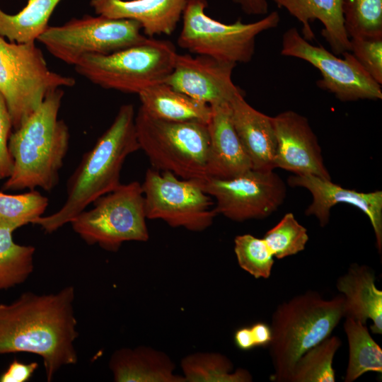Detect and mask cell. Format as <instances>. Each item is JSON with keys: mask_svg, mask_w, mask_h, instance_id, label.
<instances>
[{"mask_svg": "<svg viewBox=\"0 0 382 382\" xmlns=\"http://www.w3.org/2000/svg\"><path fill=\"white\" fill-rule=\"evenodd\" d=\"M74 299V288L68 286L52 294L24 292L11 303H0V354H37L47 381L62 366L77 364Z\"/></svg>", "mask_w": 382, "mask_h": 382, "instance_id": "1", "label": "cell"}, {"mask_svg": "<svg viewBox=\"0 0 382 382\" xmlns=\"http://www.w3.org/2000/svg\"><path fill=\"white\" fill-rule=\"evenodd\" d=\"M139 149L133 105L124 104L108 129L86 152L68 180L67 198L55 213L33 221L47 233L63 226L98 197L121 183L120 172L126 158Z\"/></svg>", "mask_w": 382, "mask_h": 382, "instance_id": "2", "label": "cell"}, {"mask_svg": "<svg viewBox=\"0 0 382 382\" xmlns=\"http://www.w3.org/2000/svg\"><path fill=\"white\" fill-rule=\"evenodd\" d=\"M64 91L50 93L41 105L8 139L13 169L2 185L3 190L52 191L58 184L59 170L69 144L66 124L58 119Z\"/></svg>", "mask_w": 382, "mask_h": 382, "instance_id": "3", "label": "cell"}, {"mask_svg": "<svg viewBox=\"0 0 382 382\" xmlns=\"http://www.w3.org/2000/svg\"><path fill=\"white\" fill-rule=\"evenodd\" d=\"M344 318L342 294L330 299L308 291L279 304L272 315L269 345L272 381L289 382L298 359L329 337Z\"/></svg>", "mask_w": 382, "mask_h": 382, "instance_id": "4", "label": "cell"}, {"mask_svg": "<svg viewBox=\"0 0 382 382\" xmlns=\"http://www.w3.org/2000/svg\"><path fill=\"white\" fill-rule=\"evenodd\" d=\"M135 127L139 149L154 169L170 172L183 179L207 177V124L160 120L139 107Z\"/></svg>", "mask_w": 382, "mask_h": 382, "instance_id": "5", "label": "cell"}, {"mask_svg": "<svg viewBox=\"0 0 382 382\" xmlns=\"http://www.w3.org/2000/svg\"><path fill=\"white\" fill-rule=\"evenodd\" d=\"M177 54L170 41L149 37L111 54L84 55L74 66L78 74L103 88L138 95L164 81Z\"/></svg>", "mask_w": 382, "mask_h": 382, "instance_id": "6", "label": "cell"}, {"mask_svg": "<svg viewBox=\"0 0 382 382\" xmlns=\"http://www.w3.org/2000/svg\"><path fill=\"white\" fill-rule=\"evenodd\" d=\"M74 78L50 70L35 42H7L0 36V93L18 129L46 96L62 87H72Z\"/></svg>", "mask_w": 382, "mask_h": 382, "instance_id": "7", "label": "cell"}, {"mask_svg": "<svg viewBox=\"0 0 382 382\" xmlns=\"http://www.w3.org/2000/svg\"><path fill=\"white\" fill-rule=\"evenodd\" d=\"M207 5V0L188 1L177 43L190 52L236 65L250 62L257 36L277 28L280 21L278 12L274 11L253 23H244L238 19L233 23H223L205 13Z\"/></svg>", "mask_w": 382, "mask_h": 382, "instance_id": "8", "label": "cell"}, {"mask_svg": "<svg viewBox=\"0 0 382 382\" xmlns=\"http://www.w3.org/2000/svg\"><path fill=\"white\" fill-rule=\"evenodd\" d=\"M93 203L92 209L83 210L70 221L87 244L116 252L125 242L148 241L141 184H120Z\"/></svg>", "mask_w": 382, "mask_h": 382, "instance_id": "9", "label": "cell"}, {"mask_svg": "<svg viewBox=\"0 0 382 382\" xmlns=\"http://www.w3.org/2000/svg\"><path fill=\"white\" fill-rule=\"evenodd\" d=\"M141 31L133 20L85 16L49 26L37 41L52 56L74 66L84 55L108 54L146 42L149 37Z\"/></svg>", "mask_w": 382, "mask_h": 382, "instance_id": "10", "label": "cell"}, {"mask_svg": "<svg viewBox=\"0 0 382 382\" xmlns=\"http://www.w3.org/2000/svg\"><path fill=\"white\" fill-rule=\"evenodd\" d=\"M141 187L147 219H161L171 227L199 232L209 228L217 215L212 197L197 179L149 168Z\"/></svg>", "mask_w": 382, "mask_h": 382, "instance_id": "11", "label": "cell"}, {"mask_svg": "<svg viewBox=\"0 0 382 382\" xmlns=\"http://www.w3.org/2000/svg\"><path fill=\"white\" fill-rule=\"evenodd\" d=\"M197 180L214 198L217 214L234 221L267 218L284 203L286 195V185L274 170L250 169L231 178Z\"/></svg>", "mask_w": 382, "mask_h": 382, "instance_id": "12", "label": "cell"}, {"mask_svg": "<svg viewBox=\"0 0 382 382\" xmlns=\"http://www.w3.org/2000/svg\"><path fill=\"white\" fill-rule=\"evenodd\" d=\"M280 53L304 60L318 69L322 78L316 85L340 101L382 98L381 85L371 77L349 51L342 53L343 59L339 58L323 47L311 44L293 27L282 35Z\"/></svg>", "mask_w": 382, "mask_h": 382, "instance_id": "13", "label": "cell"}, {"mask_svg": "<svg viewBox=\"0 0 382 382\" xmlns=\"http://www.w3.org/2000/svg\"><path fill=\"white\" fill-rule=\"evenodd\" d=\"M236 66L204 55L192 57L178 53L173 67L163 82L210 106L226 103L241 91L232 81Z\"/></svg>", "mask_w": 382, "mask_h": 382, "instance_id": "14", "label": "cell"}, {"mask_svg": "<svg viewBox=\"0 0 382 382\" xmlns=\"http://www.w3.org/2000/svg\"><path fill=\"white\" fill-rule=\"evenodd\" d=\"M272 118L277 139L275 168L330 180L322 149L308 119L293 110L282 112Z\"/></svg>", "mask_w": 382, "mask_h": 382, "instance_id": "15", "label": "cell"}, {"mask_svg": "<svg viewBox=\"0 0 382 382\" xmlns=\"http://www.w3.org/2000/svg\"><path fill=\"white\" fill-rule=\"evenodd\" d=\"M291 187L306 189L312 195L311 203L305 211L306 216H313L321 227L330 221V210L337 204H348L361 210L369 218L376 238L379 254L382 251V191L358 192L342 187L311 175H293L288 178Z\"/></svg>", "mask_w": 382, "mask_h": 382, "instance_id": "16", "label": "cell"}, {"mask_svg": "<svg viewBox=\"0 0 382 382\" xmlns=\"http://www.w3.org/2000/svg\"><path fill=\"white\" fill-rule=\"evenodd\" d=\"M211 108L207 124V177L231 178L252 169L250 160L233 125L229 103L212 105Z\"/></svg>", "mask_w": 382, "mask_h": 382, "instance_id": "17", "label": "cell"}, {"mask_svg": "<svg viewBox=\"0 0 382 382\" xmlns=\"http://www.w3.org/2000/svg\"><path fill=\"white\" fill-rule=\"evenodd\" d=\"M189 0H91L97 15L138 22L148 37L171 35Z\"/></svg>", "mask_w": 382, "mask_h": 382, "instance_id": "18", "label": "cell"}, {"mask_svg": "<svg viewBox=\"0 0 382 382\" xmlns=\"http://www.w3.org/2000/svg\"><path fill=\"white\" fill-rule=\"evenodd\" d=\"M229 105L233 125L250 160L252 169L274 170L277 139L272 117L248 103L242 91L235 94Z\"/></svg>", "mask_w": 382, "mask_h": 382, "instance_id": "19", "label": "cell"}, {"mask_svg": "<svg viewBox=\"0 0 382 382\" xmlns=\"http://www.w3.org/2000/svg\"><path fill=\"white\" fill-rule=\"evenodd\" d=\"M374 272L357 263L340 276L336 286L344 299V318H351L366 325L371 320V330L382 334V291L375 284Z\"/></svg>", "mask_w": 382, "mask_h": 382, "instance_id": "20", "label": "cell"}, {"mask_svg": "<svg viewBox=\"0 0 382 382\" xmlns=\"http://www.w3.org/2000/svg\"><path fill=\"white\" fill-rule=\"evenodd\" d=\"M280 8L302 24L303 37L315 39L310 22L318 20L323 25L321 34L335 55L349 51L350 40L346 32L342 11V0H272Z\"/></svg>", "mask_w": 382, "mask_h": 382, "instance_id": "21", "label": "cell"}, {"mask_svg": "<svg viewBox=\"0 0 382 382\" xmlns=\"http://www.w3.org/2000/svg\"><path fill=\"white\" fill-rule=\"evenodd\" d=\"M109 368L116 382H186L166 354L146 346L116 350Z\"/></svg>", "mask_w": 382, "mask_h": 382, "instance_id": "22", "label": "cell"}, {"mask_svg": "<svg viewBox=\"0 0 382 382\" xmlns=\"http://www.w3.org/2000/svg\"><path fill=\"white\" fill-rule=\"evenodd\" d=\"M138 96L140 107L157 119L208 124L211 118L210 105L172 88L164 82L148 87Z\"/></svg>", "mask_w": 382, "mask_h": 382, "instance_id": "23", "label": "cell"}, {"mask_svg": "<svg viewBox=\"0 0 382 382\" xmlns=\"http://www.w3.org/2000/svg\"><path fill=\"white\" fill-rule=\"evenodd\" d=\"M62 0H28L16 14H8L0 8V36L9 42H36L49 27L53 11Z\"/></svg>", "mask_w": 382, "mask_h": 382, "instance_id": "24", "label": "cell"}, {"mask_svg": "<svg viewBox=\"0 0 382 382\" xmlns=\"http://www.w3.org/2000/svg\"><path fill=\"white\" fill-rule=\"evenodd\" d=\"M344 330L349 346L345 382H353L363 374L382 372V349L369 334L366 325L345 318Z\"/></svg>", "mask_w": 382, "mask_h": 382, "instance_id": "25", "label": "cell"}, {"mask_svg": "<svg viewBox=\"0 0 382 382\" xmlns=\"http://www.w3.org/2000/svg\"><path fill=\"white\" fill-rule=\"evenodd\" d=\"M186 382H249L252 376L244 369L233 371V364L219 353L197 352L181 363Z\"/></svg>", "mask_w": 382, "mask_h": 382, "instance_id": "26", "label": "cell"}, {"mask_svg": "<svg viewBox=\"0 0 382 382\" xmlns=\"http://www.w3.org/2000/svg\"><path fill=\"white\" fill-rule=\"evenodd\" d=\"M13 231L0 225V291L23 284L34 270L35 248L15 243Z\"/></svg>", "mask_w": 382, "mask_h": 382, "instance_id": "27", "label": "cell"}, {"mask_svg": "<svg viewBox=\"0 0 382 382\" xmlns=\"http://www.w3.org/2000/svg\"><path fill=\"white\" fill-rule=\"evenodd\" d=\"M342 345L337 336H329L306 352L296 361L289 382H335L333 359Z\"/></svg>", "mask_w": 382, "mask_h": 382, "instance_id": "28", "label": "cell"}, {"mask_svg": "<svg viewBox=\"0 0 382 382\" xmlns=\"http://www.w3.org/2000/svg\"><path fill=\"white\" fill-rule=\"evenodd\" d=\"M48 199L35 190L21 194L0 192V225L13 229L32 224L42 216Z\"/></svg>", "mask_w": 382, "mask_h": 382, "instance_id": "29", "label": "cell"}, {"mask_svg": "<svg viewBox=\"0 0 382 382\" xmlns=\"http://www.w3.org/2000/svg\"><path fill=\"white\" fill-rule=\"evenodd\" d=\"M342 11L349 38L382 37V0H342Z\"/></svg>", "mask_w": 382, "mask_h": 382, "instance_id": "30", "label": "cell"}, {"mask_svg": "<svg viewBox=\"0 0 382 382\" xmlns=\"http://www.w3.org/2000/svg\"><path fill=\"white\" fill-rule=\"evenodd\" d=\"M262 238L274 257L280 260L303 250L309 238L307 229L289 212Z\"/></svg>", "mask_w": 382, "mask_h": 382, "instance_id": "31", "label": "cell"}, {"mask_svg": "<svg viewBox=\"0 0 382 382\" xmlns=\"http://www.w3.org/2000/svg\"><path fill=\"white\" fill-rule=\"evenodd\" d=\"M234 252L239 266L256 279L270 277L274 255L263 238L243 234L234 239Z\"/></svg>", "mask_w": 382, "mask_h": 382, "instance_id": "32", "label": "cell"}, {"mask_svg": "<svg viewBox=\"0 0 382 382\" xmlns=\"http://www.w3.org/2000/svg\"><path fill=\"white\" fill-rule=\"evenodd\" d=\"M349 52L378 84H382V37L349 38Z\"/></svg>", "mask_w": 382, "mask_h": 382, "instance_id": "33", "label": "cell"}, {"mask_svg": "<svg viewBox=\"0 0 382 382\" xmlns=\"http://www.w3.org/2000/svg\"><path fill=\"white\" fill-rule=\"evenodd\" d=\"M13 128L11 115L0 93V180L8 178L13 169V159L8 150V139Z\"/></svg>", "mask_w": 382, "mask_h": 382, "instance_id": "34", "label": "cell"}, {"mask_svg": "<svg viewBox=\"0 0 382 382\" xmlns=\"http://www.w3.org/2000/svg\"><path fill=\"white\" fill-rule=\"evenodd\" d=\"M37 367L38 364L35 361L25 364L15 359L0 376V382H25L31 378Z\"/></svg>", "mask_w": 382, "mask_h": 382, "instance_id": "35", "label": "cell"}, {"mask_svg": "<svg viewBox=\"0 0 382 382\" xmlns=\"http://www.w3.org/2000/svg\"><path fill=\"white\" fill-rule=\"evenodd\" d=\"M238 5L247 15L260 16L268 13V3L267 0H231Z\"/></svg>", "mask_w": 382, "mask_h": 382, "instance_id": "36", "label": "cell"}, {"mask_svg": "<svg viewBox=\"0 0 382 382\" xmlns=\"http://www.w3.org/2000/svg\"><path fill=\"white\" fill-rule=\"evenodd\" d=\"M250 328L255 347L269 346L272 335L270 325L263 322H257Z\"/></svg>", "mask_w": 382, "mask_h": 382, "instance_id": "37", "label": "cell"}, {"mask_svg": "<svg viewBox=\"0 0 382 382\" xmlns=\"http://www.w3.org/2000/svg\"><path fill=\"white\" fill-rule=\"evenodd\" d=\"M234 342L236 345L243 351L255 347L250 327H243L238 329L234 334Z\"/></svg>", "mask_w": 382, "mask_h": 382, "instance_id": "38", "label": "cell"}]
</instances>
